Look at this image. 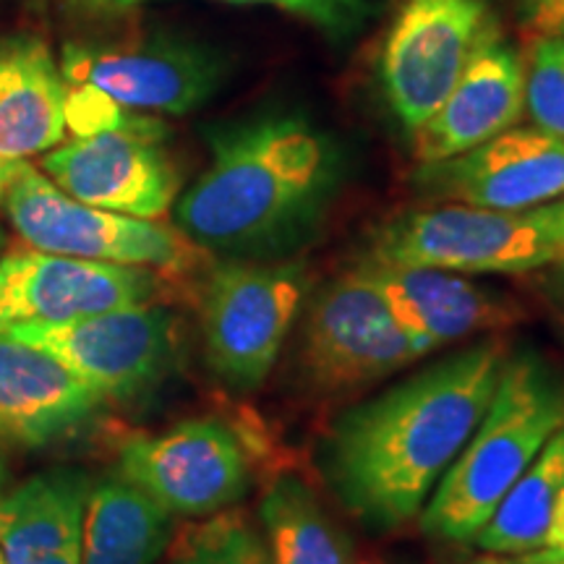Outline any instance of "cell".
Masks as SVG:
<instances>
[{"instance_id": "cell-1", "label": "cell", "mask_w": 564, "mask_h": 564, "mask_svg": "<svg viewBox=\"0 0 564 564\" xmlns=\"http://www.w3.org/2000/svg\"><path fill=\"white\" fill-rule=\"evenodd\" d=\"M507 356L491 337L343 413L324 474L345 510L377 531L413 520L484 419Z\"/></svg>"}, {"instance_id": "cell-2", "label": "cell", "mask_w": 564, "mask_h": 564, "mask_svg": "<svg viewBox=\"0 0 564 564\" xmlns=\"http://www.w3.org/2000/svg\"><path fill=\"white\" fill-rule=\"evenodd\" d=\"M343 160L301 112H262L209 133V165L175 204V225L204 251L267 259L306 241L335 199Z\"/></svg>"}, {"instance_id": "cell-3", "label": "cell", "mask_w": 564, "mask_h": 564, "mask_svg": "<svg viewBox=\"0 0 564 564\" xmlns=\"http://www.w3.org/2000/svg\"><path fill=\"white\" fill-rule=\"evenodd\" d=\"M562 426L564 384L552 366L535 350L507 356L484 419L423 505L421 531L455 544L474 541Z\"/></svg>"}, {"instance_id": "cell-4", "label": "cell", "mask_w": 564, "mask_h": 564, "mask_svg": "<svg viewBox=\"0 0 564 564\" xmlns=\"http://www.w3.org/2000/svg\"><path fill=\"white\" fill-rule=\"evenodd\" d=\"M308 291L299 262L228 259L215 264L202 291L204 352L232 390H257L270 377Z\"/></svg>"}, {"instance_id": "cell-5", "label": "cell", "mask_w": 564, "mask_h": 564, "mask_svg": "<svg viewBox=\"0 0 564 564\" xmlns=\"http://www.w3.org/2000/svg\"><path fill=\"white\" fill-rule=\"evenodd\" d=\"M366 257L457 274H528L554 264L546 209H486L444 204L394 217Z\"/></svg>"}, {"instance_id": "cell-6", "label": "cell", "mask_w": 564, "mask_h": 564, "mask_svg": "<svg viewBox=\"0 0 564 564\" xmlns=\"http://www.w3.org/2000/svg\"><path fill=\"white\" fill-rule=\"evenodd\" d=\"M3 204L13 230L40 251L150 267L167 274L194 270L204 253L178 228L76 202L30 162L13 181Z\"/></svg>"}, {"instance_id": "cell-7", "label": "cell", "mask_w": 564, "mask_h": 564, "mask_svg": "<svg viewBox=\"0 0 564 564\" xmlns=\"http://www.w3.org/2000/svg\"><path fill=\"white\" fill-rule=\"evenodd\" d=\"M118 476L173 518H212L243 499L251 457L241 434L220 419H192L162 434L129 436Z\"/></svg>"}, {"instance_id": "cell-8", "label": "cell", "mask_w": 564, "mask_h": 564, "mask_svg": "<svg viewBox=\"0 0 564 564\" xmlns=\"http://www.w3.org/2000/svg\"><path fill=\"white\" fill-rule=\"evenodd\" d=\"M303 371L322 392H348L405 369L421 352L361 267L337 274L308 306Z\"/></svg>"}, {"instance_id": "cell-9", "label": "cell", "mask_w": 564, "mask_h": 564, "mask_svg": "<svg viewBox=\"0 0 564 564\" xmlns=\"http://www.w3.org/2000/svg\"><path fill=\"white\" fill-rule=\"evenodd\" d=\"M484 0H405L382 51V89L408 131L447 100L489 26Z\"/></svg>"}, {"instance_id": "cell-10", "label": "cell", "mask_w": 564, "mask_h": 564, "mask_svg": "<svg viewBox=\"0 0 564 564\" xmlns=\"http://www.w3.org/2000/svg\"><path fill=\"white\" fill-rule=\"evenodd\" d=\"M6 335L51 352L102 400L150 392L175 361V319L154 303Z\"/></svg>"}, {"instance_id": "cell-11", "label": "cell", "mask_w": 564, "mask_h": 564, "mask_svg": "<svg viewBox=\"0 0 564 564\" xmlns=\"http://www.w3.org/2000/svg\"><path fill=\"white\" fill-rule=\"evenodd\" d=\"M158 293L160 274L150 267L91 262L30 246L0 257V335L147 306Z\"/></svg>"}, {"instance_id": "cell-12", "label": "cell", "mask_w": 564, "mask_h": 564, "mask_svg": "<svg viewBox=\"0 0 564 564\" xmlns=\"http://www.w3.org/2000/svg\"><path fill=\"white\" fill-rule=\"evenodd\" d=\"M165 126L147 118L133 129L74 137L45 152L42 167L55 186L89 207L158 220L173 207L181 178L162 147Z\"/></svg>"}, {"instance_id": "cell-13", "label": "cell", "mask_w": 564, "mask_h": 564, "mask_svg": "<svg viewBox=\"0 0 564 564\" xmlns=\"http://www.w3.org/2000/svg\"><path fill=\"white\" fill-rule=\"evenodd\" d=\"M63 79L91 87L129 110L186 116L220 89L225 61L192 42L154 40L137 47H63Z\"/></svg>"}, {"instance_id": "cell-14", "label": "cell", "mask_w": 564, "mask_h": 564, "mask_svg": "<svg viewBox=\"0 0 564 564\" xmlns=\"http://www.w3.org/2000/svg\"><path fill=\"white\" fill-rule=\"evenodd\" d=\"M423 192L470 207L523 212L564 196V139L507 129L476 150L421 165Z\"/></svg>"}, {"instance_id": "cell-15", "label": "cell", "mask_w": 564, "mask_h": 564, "mask_svg": "<svg viewBox=\"0 0 564 564\" xmlns=\"http://www.w3.org/2000/svg\"><path fill=\"white\" fill-rule=\"evenodd\" d=\"M358 267L390 303L394 319L421 356L465 337L499 333L523 316L518 303L465 274L394 264L373 257H364Z\"/></svg>"}, {"instance_id": "cell-16", "label": "cell", "mask_w": 564, "mask_h": 564, "mask_svg": "<svg viewBox=\"0 0 564 564\" xmlns=\"http://www.w3.org/2000/svg\"><path fill=\"white\" fill-rule=\"evenodd\" d=\"M525 112V63L502 40L494 21L447 100L413 131L423 165L457 158L518 126Z\"/></svg>"}, {"instance_id": "cell-17", "label": "cell", "mask_w": 564, "mask_h": 564, "mask_svg": "<svg viewBox=\"0 0 564 564\" xmlns=\"http://www.w3.org/2000/svg\"><path fill=\"white\" fill-rule=\"evenodd\" d=\"M102 398L51 352L0 335V440L42 449L79 432Z\"/></svg>"}, {"instance_id": "cell-18", "label": "cell", "mask_w": 564, "mask_h": 564, "mask_svg": "<svg viewBox=\"0 0 564 564\" xmlns=\"http://www.w3.org/2000/svg\"><path fill=\"white\" fill-rule=\"evenodd\" d=\"M91 481L58 468L0 494V552L9 564H79Z\"/></svg>"}, {"instance_id": "cell-19", "label": "cell", "mask_w": 564, "mask_h": 564, "mask_svg": "<svg viewBox=\"0 0 564 564\" xmlns=\"http://www.w3.org/2000/svg\"><path fill=\"white\" fill-rule=\"evenodd\" d=\"M68 84L45 40L0 37V158L26 160L66 137Z\"/></svg>"}, {"instance_id": "cell-20", "label": "cell", "mask_w": 564, "mask_h": 564, "mask_svg": "<svg viewBox=\"0 0 564 564\" xmlns=\"http://www.w3.org/2000/svg\"><path fill=\"white\" fill-rule=\"evenodd\" d=\"M173 541V514L121 476L91 486L79 564H154Z\"/></svg>"}, {"instance_id": "cell-21", "label": "cell", "mask_w": 564, "mask_h": 564, "mask_svg": "<svg viewBox=\"0 0 564 564\" xmlns=\"http://www.w3.org/2000/svg\"><path fill=\"white\" fill-rule=\"evenodd\" d=\"M270 564H356L348 533L299 476H280L259 502Z\"/></svg>"}, {"instance_id": "cell-22", "label": "cell", "mask_w": 564, "mask_h": 564, "mask_svg": "<svg viewBox=\"0 0 564 564\" xmlns=\"http://www.w3.org/2000/svg\"><path fill=\"white\" fill-rule=\"evenodd\" d=\"M564 491V426L556 429L533 463L510 486L476 535L486 554L520 556L544 549L556 499Z\"/></svg>"}, {"instance_id": "cell-23", "label": "cell", "mask_w": 564, "mask_h": 564, "mask_svg": "<svg viewBox=\"0 0 564 564\" xmlns=\"http://www.w3.org/2000/svg\"><path fill=\"white\" fill-rule=\"evenodd\" d=\"M171 554L173 564H270L262 539L241 514H217L188 528L175 539Z\"/></svg>"}, {"instance_id": "cell-24", "label": "cell", "mask_w": 564, "mask_h": 564, "mask_svg": "<svg viewBox=\"0 0 564 564\" xmlns=\"http://www.w3.org/2000/svg\"><path fill=\"white\" fill-rule=\"evenodd\" d=\"M525 110L535 129L564 139V40L533 37L525 63Z\"/></svg>"}, {"instance_id": "cell-25", "label": "cell", "mask_w": 564, "mask_h": 564, "mask_svg": "<svg viewBox=\"0 0 564 564\" xmlns=\"http://www.w3.org/2000/svg\"><path fill=\"white\" fill-rule=\"evenodd\" d=\"M228 3H262L308 19L329 34H348L369 17L371 0H228Z\"/></svg>"}, {"instance_id": "cell-26", "label": "cell", "mask_w": 564, "mask_h": 564, "mask_svg": "<svg viewBox=\"0 0 564 564\" xmlns=\"http://www.w3.org/2000/svg\"><path fill=\"white\" fill-rule=\"evenodd\" d=\"M514 9L533 34L564 40V0H514Z\"/></svg>"}, {"instance_id": "cell-27", "label": "cell", "mask_w": 564, "mask_h": 564, "mask_svg": "<svg viewBox=\"0 0 564 564\" xmlns=\"http://www.w3.org/2000/svg\"><path fill=\"white\" fill-rule=\"evenodd\" d=\"M544 209H546L549 232H552V246H554L552 267H564V196L556 202L544 204Z\"/></svg>"}, {"instance_id": "cell-28", "label": "cell", "mask_w": 564, "mask_h": 564, "mask_svg": "<svg viewBox=\"0 0 564 564\" xmlns=\"http://www.w3.org/2000/svg\"><path fill=\"white\" fill-rule=\"evenodd\" d=\"M544 549H552V552L564 554V491L560 494V499H556V505H554L552 523H549Z\"/></svg>"}, {"instance_id": "cell-29", "label": "cell", "mask_w": 564, "mask_h": 564, "mask_svg": "<svg viewBox=\"0 0 564 564\" xmlns=\"http://www.w3.org/2000/svg\"><path fill=\"white\" fill-rule=\"evenodd\" d=\"M26 160H9V158H0V204L6 202V194L11 192L13 181L19 178V173L24 171Z\"/></svg>"}, {"instance_id": "cell-30", "label": "cell", "mask_w": 564, "mask_h": 564, "mask_svg": "<svg viewBox=\"0 0 564 564\" xmlns=\"http://www.w3.org/2000/svg\"><path fill=\"white\" fill-rule=\"evenodd\" d=\"M546 291L552 295L556 312H560L562 322H564V267H554V272L549 274L546 280Z\"/></svg>"}, {"instance_id": "cell-31", "label": "cell", "mask_w": 564, "mask_h": 564, "mask_svg": "<svg viewBox=\"0 0 564 564\" xmlns=\"http://www.w3.org/2000/svg\"><path fill=\"white\" fill-rule=\"evenodd\" d=\"M510 564H564V554L552 552V549H539V552L510 556Z\"/></svg>"}, {"instance_id": "cell-32", "label": "cell", "mask_w": 564, "mask_h": 564, "mask_svg": "<svg viewBox=\"0 0 564 564\" xmlns=\"http://www.w3.org/2000/svg\"><path fill=\"white\" fill-rule=\"evenodd\" d=\"M470 564H510V556H499V554H486V556H478Z\"/></svg>"}, {"instance_id": "cell-33", "label": "cell", "mask_w": 564, "mask_h": 564, "mask_svg": "<svg viewBox=\"0 0 564 564\" xmlns=\"http://www.w3.org/2000/svg\"><path fill=\"white\" fill-rule=\"evenodd\" d=\"M95 3L108 6V9H129V6L139 3V0H95Z\"/></svg>"}, {"instance_id": "cell-34", "label": "cell", "mask_w": 564, "mask_h": 564, "mask_svg": "<svg viewBox=\"0 0 564 564\" xmlns=\"http://www.w3.org/2000/svg\"><path fill=\"white\" fill-rule=\"evenodd\" d=\"M3 484H6V465L0 460V494H3Z\"/></svg>"}, {"instance_id": "cell-35", "label": "cell", "mask_w": 564, "mask_h": 564, "mask_svg": "<svg viewBox=\"0 0 564 564\" xmlns=\"http://www.w3.org/2000/svg\"><path fill=\"white\" fill-rule=\"evenodd\" d=\"M356 564H390V562H384V560H361V562H356Z\"/></svg>"}, {"instance_id": "cell-36", "label": "cell", "mask_w": 564, "mask_h": 564, "mask_svg": "<svg viewBox=\"0 0 564 564\" xmlns=\"http://www.w3.org/2000/svg\"><path fill=\"white\" fill-rule=\"evenodd\" d=\"M3 246H6V232L0 228V251H3Z\"/></svg>"}, {"instance_id": "cell-37", "label": "cell", "mask_w": 564, "mask_h": 564, "mask_svg": "<svg viewBox=\"0 0 564 564\" xmlns=\"http://www.w3.org/2000/svg\"><path fill=\"white\" fill-rule=\"evenodd\" d=\"M0 564H9V562H6V556H3V552H0Z\"/></svg>"}]
</instances>
